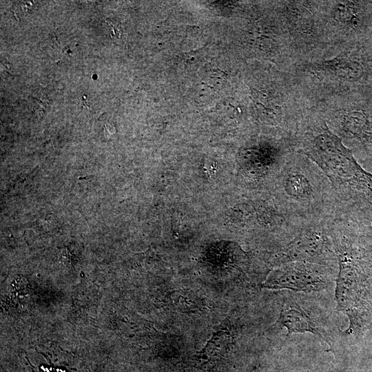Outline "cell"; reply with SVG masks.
<instances>
[{
  "label": "cell",
  "instance_id": "3",
  "mask_svg": "<svg viewBox=\"0 0 372 372\" xmlns=\"http://www.w3.org/2000/svg\"><path fill=\"white\" fill-rule=\"evenodd\" d=\"M327 220L302 228L292 240L276 251L273 262L280 266L304 261L338 269L337 255L327 230Z\"/></svg>",
  "mask_w": 372,
  "mask_h": 372
},
{
  "label": "cell",
  "instance_id": "1",
  "mask_svg": "<svg viewBox=\"0 0 372 372\" xmlns=\"http://www.w3.org/2000/svg\"><path fill=\"white\" fill-rule=\"evenodd\" d=\"M298 149L329 178L336 203L335 214L372 223V173L357 161L351 149L319 118L301 131Z\"/></svg>",
  "mask_w": 372,
  "mask_h": 372
},
{
  "label": "cell",
  "instance_id": "7",
  "mask_svg": "<svg viewBox=\"0 0 372 372\" xmlns=\"http://www.w3.org/2000/svg\"><path fill=\"white\" fill-rule=\"evenodd\" d=\"M311 71L318 76L341 82L358 81L365 74L364 65L360 61L342 55L313 63Z\"/></svg>",
  "mask_w": 372,
  "mask_h": 372
},
{
  "label": "cell",
  "instance_id": "4",
  "mask_svg": "<svg viewBox=\"0 0 372 372\" xmlns=\"http://www.w3.org/2000/svg\"><path fill=\"white\" fill-rule=\"evenodd\" d=\"M338 269L304 261L282 264L272 271L262 287L296 292L320 291L336 280Z\"/></svg>",
  "mask_w": 372,
  "mask_h": 372
},
{
  "label": "cell",
  "instance_id": "9",
  "mask_svg": "<svg viewBox=\"0 0 372 372\" xmlns=\"http://www.w3.org/2000/svg\"><path fill=\"white\" fill-rule=\"evenodd\" d=\"M232 335L231 331L227 328L215 331L204 348L193 357L195 366H212L223 359L231 346Z\"/></svg>",
  "mask_w": 372,
  "mask_h": 372
},
{
  "label": "cell",
  "instance_id": "5",
  "mask_svg": "<svg viewBox=\"0 0 372 372\" xmlns=\"http://www.w3.org/2000/svg\"><path fill=\"white\" fill-rule=\"evenodd\" d=\"M304 296L289 294L286 296L280 309L278 318L274 324L278 327H285L287 335L297 333H310L322 339L332 346L333 338L325 324Z\"/></svg>",
  "mask_w": 372,
  "mask_h": 372
},
{
  "label": "cell",
  "instance_id": "10",
  "mask_svg": "<svg viewBox=\"0 0 372 372\" xmlns=\"http://www.w3.org/2000/svg\"><path fill=\"white\" fill-rule=\"evenodd\" d=\"M173 304L180 311H193L198 307V300L192 293L174 291L171 296Z\"/></svg>",
  "mask_w": 372,
  "mask_h": 372
},
{
  "label": "cell",
  "instance_id": "8",
  "mask_svg": "<svg viewBox=\"0 0 372 372\" xmlns=\"http://www.w3.org/2000/svg\"><path fill=\"white\" fill-rule=\"evenodd\" d=\"M330 3L328 18L335 29L344 33H351L361 27L364 12V1H336Z\"/></svg>",
  "mask_w": 372,
  "mask_h": 372
},
{
  "label": "cell",
  "instance_id": "6",
  "mask_svg": "<svg viewBox=\"0 0 372 372\" xmlns=\"http://www.w3.org/2000/svg\"><path fill=\"white\" fill-rule=\"evenodd\" d=\"M322 117L342 141L372 151V116L365 109L349 105L333 110Z\"/></svg>",
  "mask_w": 372,
  "mask_h": 372
},
{
  "label": "cell",
  "instance_id": "2",
  "mask_svg": "<svg viewBox=\"0 0 372 372\" xmlns=\"http://www.w3.org/2000/svg\"><path fill=\"white\" fill-rule=\"evenodd\" d=\"M276 200L278 209L302 227L335 215V198L329 178L297 147L276 180Z\"/></svg>",
  "mask_w": 372,
  "mask_h": 372
}]
</instances>
